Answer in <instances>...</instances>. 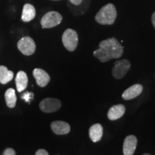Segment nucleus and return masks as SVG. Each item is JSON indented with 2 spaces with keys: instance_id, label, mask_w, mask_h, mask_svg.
<instances>
[{
  "instance_id": "13",
  "label": "nucleus",
  "mask_w": 155,
  "mask_h": 155,
  "mask_svg": "<svg viewBox=\"0 0 155 155\" xmlns=\"http://www.w3.org/2000/svg\"><path fill=\"white\" fill-rule=\"evenodd\" d=\"M104 129L100 124H95L89 129V137L94 142L99 141L103 137Z\"/></svg>"
},
{
  "instance_id": "6",
  "label": "nucleus",
  "mask_w": 155,
  "mask_h": 155,
  "mask_svg": "<svg viewBox=\"0 0 155 155\" xmlns=\"http://www.w3.org/2000/svg\"><path fill=\"white\" fill-rule=\"evenodd\" d=\"M17 48L19 51L25 55H31L36 50L35 42L30 37H24L19 40Z\"/></svg>"
},
{
  "instance_id": "20",
  "label": "nucleus",
  "mask_w": 155,
  "mask_h": 155,
  "mask_svg": "<svg viewBox=\"0 0 155 155\" xmlns=\"http://www.w3.org/2000/svg\"><path fill=\"white\" fill-rule=\"evenodd\" d=\"M30 96H33V94H32V93H25V96H22V98H24L27 101H29L28 99H31V98H32V96L30 97Z\"/></svg>"
},
{
  "instance_id": "12",
  "label": "nucleus",
  "mask_w": 155,
  "mask_h": 155,
  "mask_svg": "<svg viewBox=\"0 0 155 155\" xmlns=\"http://www.w3.org/2000/svg\"><path fill=\"white\" fill-rule=\"evenodd\" d=\"M126 108L123 104H117L111 107L108 111V118L111 121H115L121 118L125 114Z\"/></svg>"
},
{
  "instance_id": "1",
  "label": "nucleus",
  "mask_w": 155,
  "mask_h": 155,
  "mask_svg": "<svg viewBox=\"0 0 155 155\" xmlns=\"http://www.w3.org/2000/svg\"><path fill=\"white\" fill-rule=\"evenodd\" d=\"M124 53V47L116 38L106 39L99 43V48L94 52V55L101 63L112 59L121 58Z\"/></svg>"
},
{
  "instance_id": "4",
  "label": "nucleus",
  "mask_w": 155,
  "mask_h": 155,
  "mask_svg": "<svg viewBox=\"0 0 155 155\" xmlns=\"http://www.w3.org/2000/svg\"><path fill=\"white\" fill-rule=\"evenodd\" d=\"M63 20V17L59 12L51 11L46 13L41 19V26L42 28H52L61 24Z\"/></svg>"
},
{
  "instance_id": "9",
  "label": "nucleus",
  "mask_w": 155,
  "mask_h": 155,
  "mask_svg": "<svg viewBox=\"0 0 155 155\" xmlns=\"http://www.w3.org/2000/svg\"><path fill=\"white\" fill-rule=\"evenodd\" d=\"M33 75L35 78L37 84L40 87H45L49 83L50 77L48 73L44 70L40 68H35L33 71Z\"/></svg>"
},
{
  "instance_id": "2",
  "label": "nucleus",
  "mask_w": 155,
  "mask_h": 155,
  "mask_svg": "<svg viewBox=\"0 0 155 155\" xmlns=\"http://www.w3.org/2000/svg\"><path fill=\"white\" fill-rule=\"evenodd\" d=\"M117 17V12L113 4H107L104 5L98 12L95 19L98 23L103 25H111L115 22Z\"/></svg>"
},
{
  "instance_id": "11",
  "label": "nucleus",
  "mask_w": 155,
  "mask_h": 155,
  "mask_svg": "<svg viewBox=\"0 0 155 155\" xmlns=\"http://www.w3.org/2000/svg\"><path fill=\"white\" fill-rule=\"evenodd\" d=\"M51 129L55 134L65 135L71 131V127L67 122L55 121L51 123Z\"/></svg>"
},
{
  "instance_id": "22",
  "label": "nucleus",
  "mask_w": 155,
  "mask_h": 155,
  "mask_svg": "<svg viewBox=\"0 0 155 155\" xmlns=\"http://www.w3.org/2000/svg\"><path fill=\"white\" fill-rule=\"evenodd\" d=\"M152 25L153 26H154V28L155 29V12H154V13L152 14Z\"/></svg>"
},
{
  "instance_id": "23",
  "label": "nucleus",
  "mask_w": 155,
  "mask_h": 155,
  "mask_svg": "<svg viewBox=\"0 0 155 155\" xmlns=\"http://www.w3.org/2000/svg\"><path fill=\"white\" fill-rule=\"evenodd\" d=\"M142 155H151V154H147V153H145V154H142Z\"/></svg>"
},
{
  "instance_id": "3",
  "label": "nucleus",
  "mask_w": 155,
  "mask_h": 155,
  "mask_svg": "<svg viewBox=\"0 0 155 155\" xmlns=\"http://www.w3.org/2000/svg\"><path fill=\"white\" fill-rule=\"evenodd\" d=\"M62 42L64 47L68 51H74L78 43V36L77 32L73 29H67L62 36Z\"/></svg>"
},
{
  "instance_id": "8",
  "label": "nucleus",
  "mask_w": 155,
  "mask_h": 155,
  "mask_svg": "<svg viewBox=\"0 0 155 155\" xmlns=\"http://www.w3.org/2000/svg\"><path fill=\"white\" fill-rule=\"evenodd\" d=\"M137 145V139L134 135H129L126 137L124 141L123 153L124 155H133Z\"/></svg>"
},
{
  "instance_id": "14",
  "label": "nucleus",
  "mask_w": 155,
  "mask_h": 155,
  "mask_svg": "<svg viewBox=\"0 0 155 155\" xmlns=\"http://www.w3.org/2000/svg\"><path fill=\"white\" fill-rule=\"evenodd\" d=\"M36 15V11L34 6L30 4H25L23 7L22 13V20L25 22H30Z\"/></svg>"
},
{
  "instance_id": "21",
  "label": "nucleus",
  "mask_w": 155,
  "mask_h": 155,
  "mask_svg": "<svg viewBox=\"0 0 155 155\" xmlns=\"http://www.w3.org/2000/svg\"><path fill=\"white\" fill-rule=\"evenodd\" d=\"M69 1L71 2L73 5H74L75 6H78L82 3L83 0H69Z\"/></svg>"
},
{
  "instance_id": "5",
  "label": "nucleus",
  "mask_w": 155,
  "mask_h": 155,
  "mask_svg": "<svg viewBox=\"0 0 155 155\" xmlns=\"http://www.w3.org/2000/svg\"><path fill=\"white\" fill-rule=\"evenodd\" d=\"M130 67V62L127 59L117 61L114 63V66L112 68V75L116 79L123 78L129 71Z\"/></svg>"
},
{
  "instance_id": "7",
  "label": "nucleus",
  "mask_w": 155,
  "mask_h": 155,
  "mask_svg": "<svg viewBox=\"0 0 155 155\" xmlns=\"http://www.w3.org/2000/svg\"><path fill=\"white\" fill-rule=\"evenodd\" d=\"M61 101L57 98H47L40 103V108L45 113H53L58 111L61 107Z\"/></svg>"
},
{
  "instance_id": "19",
  "label": "nucleus",
  "mask_w": 155,
  "mask_h": 155,
  "mask_svg": "<svg viewBox=\"0 0 155 155\" xmlns=\"http://www.w3.org/2000/svg\"><path fill=\"white\" fill-rule=\"evenodd\" d=\"M35 155H49L48 152L46 150H39L37 151Z\"/></svg>"
},
{
  "instance_id": "24",
  "label": "nucleus",
  "mask_w": 155,
  "mask_h": 155,
  "mask_svg": "<svg viewBox=\"0 0 155 155\" xmlns=\"http://www.w3.org/2000/svg\"><path fill=\"white\" fill-rule=\"evenodd\" d=\"M53 1H60V0H53Z\"/></svg>"
},
{
  "instance_id": "18",
  "label": "nucleus",
  "mask_w": 155,
  "mask_h": 155,
  "mask_svg": "<svg viewBox=\"0 0 155 155\" xmlns=\"http://www.w3.org/2000/svg\"><path fill=\"white\" fill-rule=\"evenodd\" d=\"M4 155H15V152L12 149H7L4 152Z\"/></svg>"
},
{
  "instance_id": "17",
  "label": "nucleus",
  "mask_w": 155,
  "mask_h": 155,
  "mask_svg": "<svg viewBox=\"0 0 155 155\" xmlns=\"http://www.w3.org/2000/svg\"><path fill=\"white\" fill-rule=\"evenodd\" d=\"M5 101L6 104L8 107L14 108L16 105L17 102V96L15 94V91L13 88H9L7 91L5 92Z\"/></svg>"
},
{
  "instance_id": "16",
  "label": "nucleus",
  "mask_w": 155,
  "mask_h": 155,
  "mask_svg": "<svg viewBox=\"0 0 155 155\" xmlns=\"http://www.w3.org/2000/svg\"><path fill=\"white\" fill-rule=\"evenodd\" d=\"M14 73L12 71H9L7 67L0 65V83L2 84H6L12 80Z\"/></svg>"
},
{
  "instance_id": "15",
  "label": "nucleus",
  "mask_w": 155,
  "mask_h": 155,
  "mask_svg": "<svg viewBox=\"0 0 155 155\" xmlns=\"http://www.w3.org/2000/svg\"><path fill=\"white\" fill-rule=\"evenodd\" d=\"M15 82H16L17 91L19 92L23 91L28 84V75L24 71H19L15 78Z\"/></svg>"
},
{
  "instance_id": "10",
  "label": "nucleus",
  "mask_w": 155,
  "mask_h": 155,
  "mask_svg": "<svg viewBox=\"0 0 155 155\" xmlns=\"http://www.w3.org/2000/svg\"><path fill=\"white\" fill-rule=\"evenodd\" d=\"M143 91V86L141 84H134L122 94V98L124 100H131L139 96Z\"/></svg>"
}]
</instances>
